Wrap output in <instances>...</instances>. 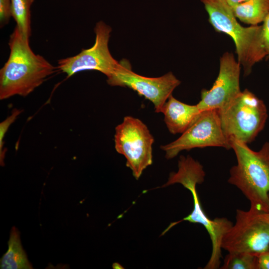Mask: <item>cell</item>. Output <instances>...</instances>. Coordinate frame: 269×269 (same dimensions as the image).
I'll list each match as a JSON object with an SVG mask.
<instances>
[{"label":"cell","mask_w":269,"mask_h":269,"mask_svg":"<svg viewBox=\"0 0 269 269\" xmlns=\"http://www.w3.org/2000/svg\"><path fill=\"white\" fill-rule=\"evenodd\" d=\"M9 55L0 70V99L18 95L25 97L53 74L54 67L42 55L35 53L16 26L9 36Z\"/></svg>","instance_id":"cell-1"},{"label":"cell","mask_w":269,"mask_h":269,"mask_svg":"<svg viewBox=\"0 0 269 269\" xmlns=\"http://www.w3.org/2000/svg\"><path fill=\"white\" fill-rule=\"evenodd\" d=\"M230 141L237 163L230 169L228 182L241 191L250 206L269 212V141L257 151L239 140Z\"/></svg>","instance_id":"cell-2"},{"label":"cell","mask_w":269,"mask_h":269,"mask_svg":"<svg viewBox=\"0 0 269 269\" xmlns=\"http://www.w3.org/2000/svg\"><path fill=\"white\" fill-rule=\"evenodd\" d=\"M205 172L202 164L191 156H181L178 162V170L169 174L167 181L162 186L179 183L191 192L193 200L192 212L182 220L171 224L162 235L171 227L183 221L202 225L208 232L212 243L211 257L204 269H216L220 267L222 258L221 244L225 234L233 225L226 218L210 219L205 213L196 191V185L204 182Z\"/></svg>","instance_id":"cell-3"},{"label":"cell","mask_w":269,"mask_h":269,"mask_svg":"<svg viewBox=\"0 0 269 269\" xmlns=\"http://www.w3.org/2000/svg\"><path fill=\"white\" fill-rule=\"evenodd\" d=\"M216 31L225 33L233 39L238 61L243 67L245 76L253 66L266 56L262 25L242 26L226 0H200Z\"/></svg>","instance_id":"cell-4"},{"label":"cell","mask_w":269,"mask_h":269,"mask_svg":"<svg viewBox=\"0 0 269 269\" xmlns=\"http://www.w3.org/2000/svg\"><path fill=\"white\" fill-rule=\"evenodd\" d=\"M218 111L226 137L247 144L253 141L264 129L268 116L264 101L248 89Z\"/></svg>","instance_id":"cell-5"},{"label":"cell","mask_w":269,"mask_h":269,"mask_svg":"<svg viewBox=\"0 0 269 269\" xmlns=\"http://www.w3.org/2000/svg\"><path fill=\"white\" fill-rule=\"evenodd\" d=\"M221 248L257 255L269 251V212L251 206L247 211L237 209L235 223L225 234Z\"/></svg>","instance_id":"cell-6"},{"label":"cell","mask_w":269,"mask_h":269,"mask_svg":"<svg viewBox=\"0 0 269 269\" xmlns=\"http://www.w3.org/2000/svg\"><path fill=\"white\" fill-rule=\"evenodd\" d=\"M154 137L139 119L125 117L115 128V147L126 159V166L138 179L143 171L152 163Z\"/></svg>","instance_id":"cell-7"},{"label":"cell","mask_w":269,"mask_h":269,"mask_svg":"<svg viewBox=\"0 0 269 269\" xmlns=\"http://www.w3.org/2000/svg\"><path fill=\"white\" fill-rule=\"evenodd\" d=\"M209 146L231 148L224 134L217 109L201 111L190 126L174 141L160 146L166 159L176 157L183 150Z\"/></svg>","instance_id":"cell-8"},{"label":"cell","mask_w":269,"mask_h":269,"mask_svg":"<svg viewBox=\"0 0 269 269\" xmlns=\"http://www.w3.org/2000/svg\"><path fill=\"white\" fill-rule=\"evenodd\" d=\"M119 62L116 70L107 77L108 84L133 90L150 101L155 112L161 113L163 105L180 81L171 72L158 77H148L133 72L128 60L124 59Z\"/></svg>","instance_id":"cell-9"},{"label":"cell","mask_w":269,"mask_h":269,"mask_svg":"<svg viewBox=\"0 0 269 269\" xmlns=\"http://www.w3.org/2000/svg\"><path fill=\"white\" fill-rule=\"evenodd\" d=\"M111 27L102 21L98 22L94 28L95 41L88 49L71 57L58 61L57 68L70 77L76 73L88 70L99 71L107 77L118 68L120 62L112 55L109 48Z\"/></svg>","instance_id":"cell-10"},{"label":"cell","mask_w":269,"mask_h":269,"mask_svg":"<svg viewBox=\"0 0 269 269\" xmlns=\"http://www.w3.org/2000/svg\"><path fill=\"white\" fill-rule=\"evenodd\" d=\"M241 65L232 53L225 52L220 59L218 75L210 90L203 89L197 106L201 111L220 110L242 93L240 87Z\"/></svg>","instance_id":"cell-11"},{"label":"cell","mask_w":269,"mask_h":269,"mask_svg":"<svg viewBox=\"0 0 269 269\" xmlns=\"http://www.w3.org/2000/svg\"><path fill=\"white\" fill-rule=\"evenodd\" d=\"M197 106L179 101L171 95L163 105L161 113L169 132L173 134L183 133L201 113Z\"/></svg>","instance_id":"cell-12"},{"label":"cell","mask_w":269,"mask_h":269,"mask_svg":"<svg viewBox=\"0 0 269 269\" xmlns=\"http://www.w3.org/2000/svg\"><path fill=\"white\" fill-rule=\"evenodd\" d=\"M8 246L7 252L0 260V269H32L31 264L27 259L26 254L22 247L19 233L14 227L11 230Z\"/></svg>","instance_id":"cell-13"},{"label":"cell","mask_w":269,"mask_h":269,"mask_svg":"<svg viewBox=\"0 0 269 269\" xmlns=\"http://www.w3.org/2000/svg\"><path fill=\"white\" fill-rule=\"evenodd\" d=\"M235 17L244 23L257 25L269 14V0H249L231 6Z\"/></svg>","instance_id":"cell-14"},{"label":"cell","mask_w":269,"mask_h":269,"mask_svg":"<svg viewBox=\"0 0 269 269\" xmlns=\"http://www.w3.org/2000/svg\"><path fill=\"white\" fill-rule=\"evenodd\" d=\"M34 0H11V17L23 35L30 38L31 34V6Z\"/></svg>","instance_id":"cell-15"},{"label":"cell","mask_w":269,"mask_h":269,"mask_svg":"<svg viewBox=\"0 0 269 269\" xmlns=\"http://www.w3.org/2000/svg\"><path fill=\"white\" fill-rule=\"evenodd\" d=\"M222 269H258V255L247 252L228 253Z\"/></svg>","instance_id":"cell-16"},{"label":"cell","mask_w":269,"mask_h":269,"mask_svg":"<svg viewBox=\"0 0 269 269\" xmlns=\"http://www.w3.org/2000/svg\"><path fill=\"white\" fill-rule=\"evenodd\" d=\"M21 112V110L14 109L10 115L0 123V159L1 165L3 163L5 152V150L3 149V138L9 127L14 122Z\"/></svg>","instance_id":"cell-17"},{"label":"cell","mask_w":269,"mask_h":269,"mask_svg":"<svg viewBox=\"0 0 269 269\" xmlns=\"http://www.w3.org/2000/svg\"><path fill=\"white\" fill-rule=\"evenodd\" d=\"M11 0H0V25L7 24L11 17Z\"/></svg>","instance_id":"cell-18"},{"label":"cell","mask_w":269,"mask_h":269,"mask_svg":"<svg viewBox=\"0 0 269 269\" xmlns=\"http://www.w3.org/2000/svg\"><path fill=\"white\" fill-rule=\"evenodd\" d=\"M262 28L264 45L267 56L269 58V14L263 21Z\"/></svg>","instance_id":"cell-19"},{"label":"cell","mask_w":269,"mask_h":269,"mask_svg":"<svg viewBox=\"0 0 269 269\" xmlns=\"http://www.w3.org/2000/svg\"><path fill=\"white\" fill-rule=\"evenodd\" d=\"M258 269H269V251L258 255Z\"/></svg>","instance_id":"cell-20"},{"label":"cell","mask_w":269,"mask_h":269,"mask_svg":"<svg viewBox=\"0 0 269 269\" xmlns=\"http://www.w3.org/2000/svg\"><path fill=\"white\" fill-rule=\"evenodd\" d=\"M226 0L231 6H234L236 5L244 3L249 0Z\"/></svg>","instance_id":"cell-21"}]
</instances>
